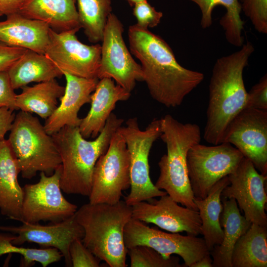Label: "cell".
Here are the masks:
<instances>
[{
  "mask_svg": "<svg viewBox=\"0 0 267 267\" xmlns=\"http://www.w3.org/2000/svg\"><path fill=\"white\" fill-rule=\"evenodd\" d=\"M131 53L139 60L151 97L165 106L176 107L200 85L204 74L178 63L169 45L161 37L136 24L129 26Z\"/></svg>",
  "mask_w": 267,
  "mask_h": 267,
  "instance_id": "6da1fadb",
  "label": "cell"
},
{
  "mask_svg": "<svg viewBox=\"0 0 267 267\" xmlns=\"http://www.w3.org/2000/svg\"><path fill=\"white\" fill-rule=\"evenodd\" d=\"M240 47L217 59L212 69L203 134L205 140L212 145L223 142L231 122L246 106L248 92L243 71L255 49L249 41Z\"/></svg>",
  "mask_w": 267,
  "mask_h": 267,
  "instance_id": "7a4b0ae2",
  "label": "cell"
},
{
  "mask_svg": "<svg viewBox=\"0 0 267 267\" xmlns=\"http://www.w3.org/2000/svg\"><path fill=\"white\" fill-rule=\"evenodd\" d=\"M123 122L112 113L93 140L84 138L79 127L66 126L51 135L61 159L62 191L67 194L89 196L95 165L107 151L113 135Z\"/></svg>",
  "mask_w": 267,
  "mask_h": 267,
  "instance_id": "3957f363",
  "label": "cell"
},
{
  "mask_svg": "<svg viewBox=\"0 0 267 267\" xmlns=\"http://www.w3.org/2000/svg\"><path fill=\"white\" fill-rule=\"evenodd\" d=\"M75 215L84 229L82 241L95 256L110 267H127L124 233L132 206L121 200L114 204L89 202Z\"/></svg>",
  "mask_w": 267,
  "mask_h": 267,
  "instance_id": "277c9868",
  "label": "cell"
},
{
  "mask_svg": "<svg viewBox=\"0 0 267 267\" xmlns=\"http://www.w3.org/2000/svg\"><path fill=\"white\" fill-rule=\"evenodd\" d=\"M160 120V138L166 145L167 153L158 162L160 175L155 185L177 203L197 210L188 177L187 155L193 145L200 142V127L196 124L182 123L170 114Z\"/></svg>",
  "mask_w": 267,
  "mask_h": 267,
  "instance_id": "5b68a950",
  "label": "cell"
},
{
  "mask_svg": "<svg viewBox=\"0 0 267 267\" xmlns=\"http://www.w3.org/2000/svg\"><path fill=\"white\" fill-rule=\"evenodd\" d=\"M7 141L24 178L31 179L38 172L51 175L61 165L52 135L30 113L20 110L15 115Z\"/></svg>",
  "mask_w": 267,
  "mask_h": 267,
  "instance_id": "8992f818",
  "label": "cell"
},
{
  "mask_svg": "<svg viewBox=\"0 0 267 267\" xmlns=\"http://www.w3.org/2000/svg\"><path fill=\"white\" fill-rule=\"evenodd\" d=\"M119 131L123 136L130 159L131 190L124 201L131 206L167 193L158 189L150 177L149 155L154 142L161 134V120H153L144 130L137 118H131Z\"/></svg>",
  "mask_w": 267,
  "mask_h": 267,
  "instance_id": "52a82bcc",
  "label": "cell"
},
{
  "mask_svg": "<svg viewBox=\"0 0 267 267\" xmlns=\"http://www.w3.org/2000/svg\"><path fill=\"white\" fill-rule=\"evenodd\" d=\"M130 186L129 153L118 129L113 135L107 151L95 165L88 196L89 202L116 204L121 200L123 192Z\"/></svg>",
  "mask_w": 267,
  "mask_h": 267,
  "instance_id": "ba28073f",
  "label": "cell"
},
{
  "mask_svg": "<svg viewBox=\"0 0 267 267\" xmlns=\"http://www.w3.org/2000/svg\"><path fill=\"white\" fill-rule=\"evenodd\" d=\"M243 157L236 147L227 142L193 145L187 153V165L194 196L205 198L213 185L231 174Z\"/></svg>",
  "mask_w": 267,
  "mask_h": 267,
  "instance_id": "9c48e42d",
  "label": "cell"
},
{
  "mask_svg": "<svg viewBox=\"0 0 267 267\" xmlns=\"http://www.w3.org/2000/svg\"><path fill=\"white\" fill-rule=\"evenodd\" d=\"M61 166L51 175L41 172L39 181L23 187L21 222H58L76 212L78 207L64 197L60 186Z\"/></svg>",
  "mask_w": 267,
  "mask_h": 267,
  "instance_id": "30bf717a",
  "label": "cell"
},
{
  "mask_svg": "<svg viewBox=\"0 0 267 267\" xmlns=\"http://www.w3.org/2000/svg\"><path fill=\"white\" fill-rule=\"evenodd\" d=\"M124 235L127 250L143 245L153 248L166 258L176 254L183 259V267H190L210 254L203 238L165 232L132 218L125 226Z\"/></svg>",
  "mask_w": 267,
  "mask_h": 267,
  "instance_id": "8fae6325",
  "label": "cell"
},
{
  "mask_svg": "<svg viewBox=\"0 0 267 267\" xmlns=\"http://www.w3.org/2000/svg\"><path fill=\"white\" fill-rule=\"evenodd\" d=\"M123 25L111 13L104 30L97 78H108L128 91L134 88L136 82L143 81L140 65L133 58L123 37Z\"/></svg>",
  "mask_w": 267,
  "mask_h": 267,
  "instance_id": "7c38bea8",
  "label": "cell"
},
{
  "mask_svg": "<svg viewBox=\"0 0 267 267\" xmlns=\"http://www.w3.org/2000/svg\"><path fill=\"white\" fill-rule=\"evenodd\" d=\"M79 30L58 32L50 28L44 54L62 73L85 78H97L101 45L82 43L76 35Z\"/></svg>",
  "mask_w": 267,
  "mask_h": 267,
  "instance_id": "4fadbf2b",
  "label": "cell"
},
{
  "mask_svg": "<svg viewBox=\"0 0 267 267\" xmlns=\"http://www.w3.org/2000/svg\"><path fill=\"white\" fill-rule=\"evenodd\" d=\"M228 178L229 184L223 189L222 196L234 198L245 218L252 223L267 226V176L259 173L244 157Z\"/></svg>",
  "mask_w": 267,
  "mask_h": 267,
  "instance_id": "5bb4252c",
  "label": "cell"
},
{
  "mask_svg": "<svg viewBox=\"0 0 267 267\" xmlns=\"http://www.w3.org/2000/svg\"><path fill=\"white\" fill-rule=\"evenodd\" d=\"M223 142L231 144L267 176V111L244 108L229 124Z\"/></svg>",
  "mask_w": 267,
  "mask_h": 267,
  "instance_id": "9a60e30c",
  "label": "cell"
},
{
  "mask_svg": "<svg viewBox=\"0 0 267 267\" xmlns=\"http://www.w3.org/2000/svg\"><path fill=\"white\" fill-rule=\"evenodd\" d=\"M132 206V218L151 223L173 233L201 234V221L198 210L179 206L167 194Z\"/></svg>",
  "mask_w": 267,
  "mask_h": 267,
  "instance_id": "2e32d148",
  "label": "cell"
},
{
  "mask_svg": "<svg viewBox=\"0 0 267 267\" xmlns=\"http://www.w3.org/2000/svg\"><path fill=\"white\" fill-rule=\"evenodd\" d=\"M75 214L61 222L48 225L22 222L18 226H0V230L14 234L15 237L12 243L15 245L30 242L57 249L62 254L66 266L72 267L70 246L75 239H82L84 235V229Z\"/></svg>",
  "mask_w": 267,
  "mask_h": 267,
  "instance_id": "e0dca14e",
  "label": "cell"
},
{
  "mask_svg": "<svg viewBox=\"0 0 267 267\" xmlns=\"http://www.w3.org/2000/svg\"><path fill=\"white\" fill-rule=\"evenodd\" d=\"M66 86L60 102L53 113L47 118L44 125L50 135L66 126L79 127L82 119L78 116L81 108L90 103V97L99 79L85 78L63 72Z\"/></svg>",
  "mask_w": 267,
  "mask_h": 267,
  "instance_id": "ac0fdd59",
  "label": "cell"
},
{
  "mask_svg": "<svg viewBox=\"0 0 267 267\" xmlns=\"http://www.w3.org/2000/svg\"><path fill=\"white\" fill-rule=\"evenodd\" d=\"M130 96L131 92L115 85L112 79H99L91 95L90 108L79 126L82 136L86 139L96 138L104 127L117 102L127 100Z\"/></svg>",
  "mask_w": 267,
  "mask_h": 267,
  "instance_id": "d6986e66",
  "label": "cell"
},
{
  "mask_svg": "<svg viewBox=\"0 0 267 267\" xmlns=\"http://www.w3.org/2000/svg\"><path fill=\"white\" fill-rule=\"evenodd\" d=\"M50 28L45 23L20 13L0 21V42L44 54L49 42Z\"/></svg>",
  "mask_w": 267,
  "mask_h": 267,
  "instance_id": "ffe728a7",
  "label": "cell"
},
{
  "mask_svg": "<svg viewBox=\"0 0 267 267\" xmlns=\"http://www.w3.org/2000/svg\"><path fill=\"white\" fill-rule=\"evenodd\" d=\"M20 170L7 139L0 141V211L10 219L21 222L23 187L18 176Z\"/></svg>",
  "mask_w": 267,
  "mask_h": 267,
  "instance_id": "44dd1931",
  "label": "cell"
},
{
  "mask_svg": "<svg viewBox=\"0 0 267 267\" xmlns=\"http://www.w3.org/2000/svg\"><path fill=\"white\" fill-rule=\"evenodd\" d=\"M76 0H25L19 13L62 32L80 29Z\"/></svg>",
  "mask_w": 267,
  "mask_h": 267,
  "instance_id": "7402d4cb",
  "label": "cell"
},
{
  "mask_svg": "<svg viewBox=\"0 0 267 267\" xmlns=\"http://www.w3.org/2000/svg\"><path fill=\"white\" fill-rule=\"evenodd\" d=\"M223 206L220 222L223 227V237L221 243L210 252L213 258L212 267H232L231 255L234 246L249 228L252 223L240 214L234 198L221 197Z\"/></svg>",
  "mask_w": 267,
  "mask_h": 267,
  "instance_id": "603a6c76",
  "label": "cell"
},
{
  "mask_svg": "<svg viewBox=\"0 0 267 267\" xmlns=\"http://www.w3.org/2000/svg\"><path fill=\"white\" fill-rule=\"evenodd\" d=\"M14 89L33 82L41 83L63 76L44 54L26 49L7 71Z\"/></svg>",
  "mask_w": 267,
  "mask_h": 267,
  "instance_id": "cb8c5ba5",
  "label": "cell"
},
{
  "mask_svg": "<svg viewBox=\"0 0 267 267\" xmlns=\"http://www.w3.org/2000/svg\"><path fill=\"white\" fill-rule=\"evenodd\" d=\"M229 184L228 176L224 177L213 185L205 198H193L201 221V234L209 252L220 245L223 237L220 222L223 209L221 197L223 189Z\"/></svg>",
  "mask_w": 267,
  "mask_h": 267,
  "instance_id": "d4e9b609",
  "label": "cell"
},
{
  "mask_svg": "<svg viewBox=\"0 0 267 267\" xmlns=\"http://www.w3.org/2000/svg\"><path fill=\"white\" fill-rule=\"evenodd\" d=\"M16 95L18 110L35 113L46 119L58 106L57 100L63 95L65 87L55 79L38 83L33 86H26Z\"/></svg>",
  "mask_w": 267,
  "mask_h": 267,
  "instance_id": "484cf974",
  "label": "cell"
},
{
  "mask_svg": "<svg viewBox=\"0 0 267 267\" xmlns=\"http://www.w3.org/2000/svg\"><path fill=\"white\" fill-rule=\"evenodd\" d=\"M196 3L201 13L200 25L203 29L211 26L212 12L218 5L226 9L224 15L220 20V24L224 32L225 39L230 44L241 47L244 44L242 32L244 21L240 16L241 6L238 0H187Z\"/></svg>",
  "mask_w": 267,
  "mask_h": 267,
  "instance_id": "4316f807",
  "label": "cell"
},
{
  "mask_svg": "<svg viewBox=\"0 0 267 267\" xmlns=\"http://www.w3.org/2000/svg\"><path fill=\"white\" fill-rule=\"evenodd\" d=\"M267 226L252 223L236 242L232 267H267Z\"/></svg>",
  "mask_w": 267,
  "mask_h": 267,
  "instance_id": "83f0119b",
  "label": "cell"
},
{
  "mask_svg": "<svg viewBox=\"0 0 267 267\" xmlns=\"http://www.w3.org/2000/svg\"><path fill=\"white\" fill-rule=\"evenodd\" d=\"M78 19L81 28L89 41L101 42L109 14L111 0H76Z\"/></svg>",
  "mask_w": 267,
  "mask_h": 267,
  "instance_id": "f1b7e54d",
  "label": "cell"
},
{
  "mask_svg": "<svg viewBox=\"0 0 267 267\" xmlns=\"http://www.w3.org/2000/svg\"><path fill=\"white\" fill-rule=\"evenodd\" d=\"M131 267H183L179 258L171 256L166 258L153 248L138 245L128 249Z\"/></svg>",
  "mask_w": 267,
  "mask_h": 267,
  "instance_id": "f546056e",
  "label": "cell"
},
{
  "mask_svg": "<svg viewBox=\"0 0 267 267\" xmlns=\"http://www.w3.org/2000/svg\"><path fill=\"white\" fill-rule=\"evenodd\" d=\"M241 11L251 21L255 30L267 34V0H238Z\"/></svg>",
  "mask_w": 267,
  "mask_h": 267,
  "instance_id": "4dcf8cb0",
  "label": "cell"
},
{
  "mask_svg": "<svg viewBox=\"0 0 267 267\" xmlns=\"http://www.w3.org/2000/svg\"><path fill=\"white\" fill-rule=\"evenodd\" d=\"M133 6V15L137 21L135 24L142 29L156 27L163 16L162 12L157 11L147 0L136 3Z\"/></svg>",
  "mask_w": 267,
  "mask_h": 267,
  "instance_id": "1f68e13d",
  "label": "cell"
},
{
  "mask_svg": "<svg viewBox=\"0 0 267 267\" xmlns=\"http://www.w3.org/2000/svg\"><path fill=\"white\" fill-rule=\"evenodd\" d=\"M69 253L73 267H99L100 260L83 244L81 239H76L71 243Z\"/></svg>",
  "mask_w": 267,
  "mask_h": 267,
  "instance_id": "d6a6232c",
  "label": "cell"
},
{
  "mask_svg": "<svg viewBox=\"0 0 267 267\" xmlns=\"http://www.w3.org/2000/svg\"><path fill=\"white\" fill-rule=\"evenodd\" d=\"M245 108L267 111V74L264 75L258 83L248 92Z\"/></svg>",
  "mask_w": 267,
  "mask_h": 267,
  "instance_id": "836d02e7",
  "label": "cell"
},
{
  "mask_svg": "<svg viewBox=\"0 0 267 267\" xmlns=\"http://www.w3.org/2000/svg\"><path fill=\"white\" fill-rule=\"evenodd\" d=\"M16 95L11 85L7 71L0 72V108L18 110Z\"/></svg>",
  "mask_w": 267,
  "mask_h": 267,
  "instance_id": "e575fe53",
  "label": "cell"
},
{
  "mask_svg": "<svg viewBox=\"0 0 267 267\" xmlns=\"http://www.w3.org/2000/svg\"><path fill=\"white\" fill-rule=\"evenodd\" d=\"M26 50L0 42V72L7 71Z\"/></svg>",
  "mask_w": 267,
  "mask_h": 267,
  "instance_id": "d590c367",
  "label": "cell"
},
{
  "mask_svg": "<svg viewBox=\"0 0 267 267\" xmlns=\"http://www.w3.org/2000/svg\"><path fill=\"white\" fill-rule=\"evenodd\" d=\"M15 116L14 111L6 107L0 108V141L4 139L6 134L10 131Z\"/></svg>",
  "mask_w": 267,
  "mask_h": 267,
  "instance_id": "8d00e7d4",
  "label": "cell"
},
{
  "mask_svg": "<svg viewBox=\"0 0 267 267\" xmlns=\"http://www.w3.org/2000/svg\"><path fill=\"white\" fill-rule=\"evenodd\" d=\"M25 0H0V12L6 16L19 12Z\"/></svg>",
  "mask_w": 267,
  "mask_h": 267,
  "instance_id": "74e56055",
  "label": "cell"
},
{
  "mask_svg": "<svg viewBox=\"0 0 267 267\" xmlns=\"http://www.w3.org/2000/svg\"><path fill=\"white\" fill-rule=\"evenodd\" d=\"M15 235H9L0 233V256L13 253L15 245L12 243Z\"/></svg>",
  "mask_w": 267,
  "mask_h": 267,
  "instance_id": "f35d334b",
  "label": "cell"
},
{
  "mask_svg": "<svg viewBox=\"0 0 267 267\" xmlns=\"http://www.w3.org/2000/svg\"><path fill=\"white\" fill-rule=\"evenodd\" d=\"M212 262L211 255L208 254L199 261L193 263L190 267H212Z\"/></svg>",
  "mask_w": 267,
  "mask_h": 267,
  "instance_id": "ab89813d",
  "label": "cell"
},
{
  "mask_svg": "<svg viewBox=\"0 0 267 267\" xmlns=\"http://www.w3.org/2000/svg\"><path fill=\"white\" fill-rule=\"evenodd\" d=\"M131 6H133L135 3L147 0H126Z\"/></svg>",
  "mask_w": 267,
  "mask_h": 267,
  "instance_id": "60d3db41",
  "label": "cell"
},
{
  "mask_svg": "<svg viewBox=\"0 0 267 267\" xmlns=\"http://www.w3.org/2000/svg\"><path fill=\"white\" fill-rule=\"evenodd\" d=\"M3 15L0 12V16Z\"/></svg>",
  "mask_w": 267,
  "mask_h": 267,
  "instance_id": "b9f144b4",
  "label": "cell"
}]
</instances>
